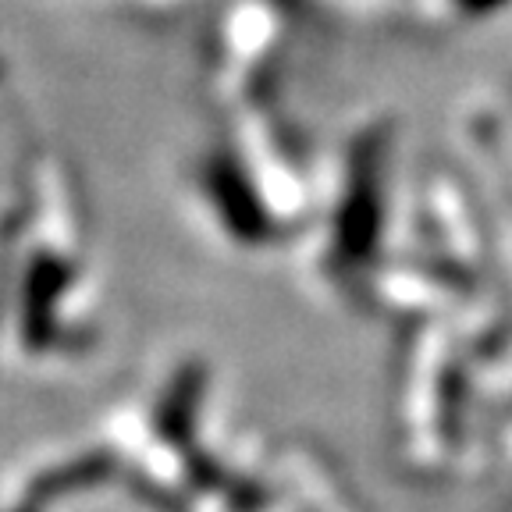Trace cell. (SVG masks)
<instances>
[{
    "mask_svg": "<svg viewBox=\"0 0 512 512\" xmlns=\"http://www.w3.org/2000/svg\"><path fill=\"white\" fill-rule=\"evenodd\" d=\"M217 196H221L224 214L232 217L235 232L246 235V239H260L267 232V221L256 207V200H249V189L232 175V171H221L217 175Z\"/></svg>",
    "mask_w": 512,
    "mask_h": 512,
    "instance_id": "7a4b0ae2",
    "label": "cell"
},
{
    "mask_svg": "<svg viewBox=\"0 0 512 512\" xmlns=\"http://www.w3.org/2000/svg\"><path fill=\"white\" fill-rule=\"evenodd\" d=\"M502 4H505V0H459V8L473 11V15H488V11L502 8Z\"/></svg>",
    "mask_w": 512,
    "mask_h": 512,
    "instance_id": "3957f363",
    "label": "cell"
},
{
    "mask_svg": "<svg viewBox=\"0 0 512 512\" xmlns=\"http://www.w3.org/2000/svg\"><path fill=\"white\" fill-rule=\"evenodd\" d=\"M381 168L384 128H370L352 150L349 189L338 210V253L345 260H367L381 235Z\"/></svg>",
    "mask_w": 512,
    "mask_h": 512,
    "instance_id": "6da1fadb",
    "label": "cell"
}]
</instances>
